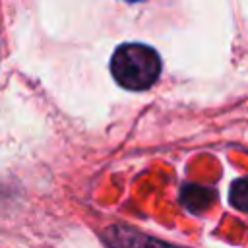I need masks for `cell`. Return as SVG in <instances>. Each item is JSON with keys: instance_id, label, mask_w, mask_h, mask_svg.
<instances>
[{"instance_id": "obj_1", "label": "cell", "mask_w": 248, "mask_h": 248, "mask_svg": "<svg viewBox=\"0 0 248 248\" xmlns=\"http://www.w3.org/2000/svg\"><path fill=\"white\" fill-rule=\"evenodd\" d=\"M110 74L122 87L141 91L157 81L161 74V58L147 45H120L110 58Z\"/></svg>"}, {"instance_id": "obj_2", "label": "cell", "mask_w": 248, "mask_h": 248, "mask_svg": "<svg viewBox=\"0 0 248 248\" xmlns=\"http://www.w3.org/2000/svg\"><path fill=\"white\" fill-rule=\"evenodd\" d=\"M231 203L238 209V211H246L248 213V176L238 178L231 184Z\"/></svg>"}]
</instances>
